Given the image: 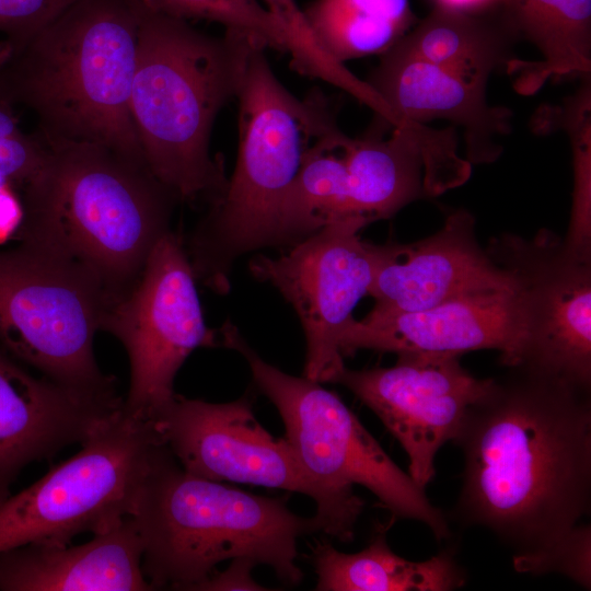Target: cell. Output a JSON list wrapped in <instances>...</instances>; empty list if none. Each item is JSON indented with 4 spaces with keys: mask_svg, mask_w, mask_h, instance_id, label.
<instances>
[{
    "mask_svg": "<svg viewBox=\"0 0 591 591\" xmlns=\"http://www.w3.org/2000/svg\"><path fill=\"white\" fill-rule=\"evenodd\" d=\"M464 416L453 517L491 531L517 571L540 575L591 502L590 390L509 368Z\"/></svg>",
    "mask_w": 591,
    "mask_h": 591,
    "instance_id": "6da1fadb",
    "label": "cell"
},
{
    "mask_svg": "<svg viewBox=\"0 0 591 591\" xmlns=\"http://www.w3.org/2000/svg\"><path fill=\"white\" fill-rule=\"evenodd\" d=\"M143 7L78 0L24 43L0 45V100L32 111L45 140L94 143L146 164L130 114Z\"/></svg>",
    "mask_w": 591,
    "mask_h": 591,
    "instance_id": "7a4b0ae2",
    "label": "cell"
},
{
    "mask_svg": "<svg viewBox=\"0 0 591 591\" xmlns=\"http://www.w3.org/2000/svg\"><path fill=\"white\" fill-rule=\"evenodd\" d=\"M43 140L44 164L21 190L16 237L81 265L115 301L172 231L179 200L142 162L94 143Z\"/></svg>",
    "mask_w": 591,
    "mask_h": 591,
    "instance_id": "3957f363",
    "label": "cell"
},
{
    "mask_svg": "<svg viewBox=\"0 0 591 591\" xmlns=\"http://www.w3.org/2000/svg\"><path fill=\"white\" fill-rule=\"evenodd\" d=\"M257 47L234 31L204 34L144 1L130 114L148 169L179 201L209 207L222 196L228 178L210 155V132Z\"/></svg>",
    "mask_w": 591,
    "mask_h": 591,
    "instance_id": "277c9868",
    "label": "cell"
},
{
    "mask_svg": "<svg viewBox=\"0 0 591 591\" xmlns=\"http://www.w3.org/2000/svg\"><path fill=\"white\" fill-rule=\"evenodd\" d=\"M140 533L142 571L152 589L197 590L224 560L270 566L294 587L303 578L297 543L323 532L316 515L293 513L264 497L186 472L163 443L130 515Z\"/></svg>",
    "mask_w": 591,
    "mask_h": 591,
    "instance_id": "5b68a950",
    "label": "cell"
},
{
    "mask_svg": "<svg viewBox=\"0 0 591 591\" xmlns=\"http://www.w3.org/2000/svg\"><path fill=\"white\" fill-rule=\"evenodd\" d=\"M255 48L237 91L239 152L235 169L218 201L184 245L197 282L223 296L237 258L275 246L282 201L306 152L336 126L323 94L298 99L276 78Z\"/></svg>",
    "mask_w": 591,
    "mask_h": 591,
    "instance_id": "8992f818",
    "label": "cell"
},
{
    "mask_svg": "<svg viewBox=\"0 0 591 591\" xmlns=\"http://www.w3.org/2000/svg\"><path fill=\"white\" fill-rule=\"evenodd\" d=\"M218 329L221 347L237 351L246 360L255 386L276 406L285 438L312 478L343 495H355L354 485H361L394 519L421 522L436 540L449 538L445 514L392 461L336 393L265 361L231 321Z\"/></svg>",
    "mask_w": 591,
    "mask_h": 591,
    "instance_id": "52a82bcc",
    "label": "cell"
},
{
    "mask_svg": "<svg viewBox=\"0 0 591 591\" xmlns=\"http://www.w3.org/2000/svg\"><path fill=\"white\" fill-rule=\"evenodd\" d=\"M113 301L93 274L70 259L22 242L0 250L1 348L59 384L117 394L93 351Z\"/></svg>",
    "mask_w": 591,
    "mask_h": 591,
    "instance_id": "ba28073f",
    "label": "cell"
},
{
    "mask_svg": "<svg viewBox=\"0 0 591 591\" xmlns=\"http://www.w3.org/2000/svg\"><path fill=\"white\" fill-rule=\"evenodd\" d=\"M162 444L152 420L121 408L78 453L0 503V553L26 544L68 545L130 517Z\"/></svg>",
    "mask_w": 591,
    "mask_h": 591,
    "instance_id": "9c48e42d",
    "label": "cell"
},
{
    "mask_svg": "<svg viewBox=\"0 0 591 591\" xmlns=\"http://www.w3.org/2000/svg\"><path fill=\"white\" fill-rule=\"evenodd\" d=\"M250 393L229 403H210L174 394L152 418L179 465L188 473L300 493L316 503L323 533L354 541L364 501L336 493L312 478L290 443L268 432L256 419Z\"/></svg>",
    "mask_w": 591,
    "mask_h": 591,
    "instance_id": "30bf717a",
    "label": "cell"
},
{
    "mask_svg": "<svg viewBox=\"0 0 591 591\" xmlns=\"http://www.w3.org/2000/svg\"><path fill=\"white\" fill-rule=\"evenodd\" d=\"M513 279L517 341L505 364L591 387V256L542 229L494 237L486 248Z\"/></svg>",
    "mask_w": 591,
    "mask_h": 591,
    "instance_id": "8fae6325",
    "label": "cell"
},
{
    "mask_svg": "<svg viewBox=\"0 0 591 591\" xmlns=\"http://www.w3.org/2000/svg\"><path fill=\"white\" fill-rule=\"evenodd\" d=\"M184 240L169 232L134 286L106 310L101 331L116 337L130 363L125 414L152 420L174 396V379L199 347H221L207 326Z\"/></svg>",
    "mask_w": 591,
    "mask_h": 591,
    "instance_id": "7c38bea8",
    "label": "cell"
},
{
    "mask_svg": "<svg viewBox=\"0 0 591 591\" xmlns=\"http://www.w3.org/2000/svg\"><path fill=\"white\" fill-rule=\"evenodd\" d=\"M370 223L363 217L337 219L278 257L257 254L248 263L251 275L296 311L306 345L303 375L313 381L332 383L345 368L340 340L375 273V244L360 236Z\"/></svg>",
    "mask_w": 591,
    "mask_h": 591,
    "instance_id": "4fadbf2b",
    "label": "cell"
},
{
    "mask_svg": "<svg viewBox=\"0 0 591 591\" xmlns=\"http://www.w3.org/2000/svg\"><path fill=\"white\" fill-rule=\"evenodd\" d=\"M394 366L350 370L332 383L348 389L382 421L408 457V475L425 489L436 475L434 457L453 441L471 405L491 386L454 355H398Z\"/></svg>",
    "mask_w": 591,
    "mask_h": 591,
    "instance_id": "5bb4252c",
    "label": "cell"
},
{
    "mask_svg": "<svg viewBox=\"0 0 591 591\" xmlns=\"http://www.w3.org/2000/svg\"><path fill=\"white\" fill-rule=\"evenodd\" d=\"M376 266L368 294L376 321L422 311L456 298L513 288L510 273L479 245L475 218L457 209L433 234L410 243L375 244Z\"/></svg>",
    "mask_w": 591,
    "mask_h": 591,
    "instance_id": "9a60e30c",
    "label": "cell"
},
{
    "mask_svg": "<svg viewBox=\"0 0 591 591\" xmlns=\"http://www.w3.org/2000/svg\"><path fill=\"white\" fill-rule=\"evenodd\" d=\"M118 394H93L36 378L0 349V503L30 463L82 443L123 408Z\"/></svg>",
    "mask_w": 591,
    "mask_h": 591,
    "instance_id": "2e32d148",
    "label": "cell"
},
{
    "mask_svg": "<svg viewBox=\"0 0 591 591\" xmlns=\"http://www.w3.org/2000/svg\"><path fill=\"white\" fill-rule=\"evenodd\" d=\"M513 288L445 301L432 308L376 321H356L340 340L343 357L359 349L398 355L462 356L494 349L505 364L517 341Z\"/></svg>",
    "mask_w": 591,
    "mask_h": 591,
    "instance_id": "e0dca14e",
    "label": "cell"
},
{
    "mask_svg": "<svg viewBox=\"0 0 591 591\" xmlns=\"http://www.w3.org/2000/svg\"><path fill=\"white\" fill-rule=\"evenodd\" d=\"M367 82L390 108L394 126L444 119L463 129L466 160L490 163L501 154L498 138L511 130L512 112L488 104L486 86L391 48Z\"/></svg>",
    "mask_w": 591,
    "mask_h": 591,
    "instance_id": "ac0fdd59",
    "label": "cell"
},
{
    "mask_svg": "<svg viewBox=\"0 0 591 591\" xmlns=\"http://www.w3.org/2000/svg\"><path fill=\"white\" fill-rule=\"evenodd\" d=\"M131 517L84 544H26L0 553L2 591H147Z\"/></svg>",
    "mask_w": 591,
    "mask_h": 591,
    "instance_id": "d6986e66",
    "label": "cell"
},
{
    "mask_svg": "<svg viewBox=\"0 0 591 591\" xmlns=\"http://www.w3.org/2000/svg\"><path fill=\"white\" fill-rule=\"evenodd\" d=\"M500 9L512 34L530 40L543 57L509 61L518 93L534 94L552 78H590L591 0H506Z\"/></svg>",
    "mask_w": 591,
    "mask_h": 591,
    "instance_id": "ffe728a7",
    "label": "cell"
},
{
    "mask_svg": "<svg viewBox=\"0 0 591 591\" xmlns=\"http://www.w3.org/2000/svg\"><path fill=\"white\" fill-rule=\"evenodd\" d=\"M382 525L369 545L346 554L328 543L317 542L311 556L317 591H450L466 582V573L445 548L427 560H409L395 554Z\"/></svg>",
    "mask_w": 591,
    "mask_h": 591,
    "instance_id": "44dd1931",
    "label": "cell"
},
{
    "mask_svg": "<svg viewBox=\"0 0 591 591\" xmlns=\"http://www.w3.org/2000/svg\"><path fill=\"white\" fill-rule=\"evenodd\" d=\"M513 36L503 20L433 8L393 48L486 86L513 59Z\"/></svg>",
    "mask_w": 591,
    "mask_h": 591,
    "instance_id": "7402d4cb",
    "label": "cell"
},
{
    "mask_svg": "<svg viewBox=\"0 0 591 591\" xmlns=\"http://www.w3.org/2000/svg\"><path fill=\"white\" fill-rule=\"evenodd\" d=\"M303 13L316 45L343 65L385 54L417 23L409 0H314Z\"/></svg>",
    "mask_w": 591,
    "mask_h": 591,
    "instance_id": "603a6c76",
    "label": "cell"
},
{
    "mask_svg": "<svg viewBox=\"0 0 591 591\" xmlns=\"http://www.w3.org/2000/svg\"><path fill=\"white\" fill-rule=\"evenodd\" d=\"M535 131H566L571 144L573 167L572 205L566 245L573 252L591 256V82L558 105L540 108L532 119Z\"/></svg>",
    "mask_w": 591,
    "mask_h": 591,
    "instance_id": "cb8c5ba5",
    "label": "cell"
},
{
    "mask_svg": "<svg viewBox=\"0 0 591 591\" xmlns=\"http://www.w3.org/2000/svg\"><path fill=\"white\" fill-rule=\"evenodd\" d=\"M263 1L291 39L292 48L289 55L294 70L344 90L376 114L384 112V102L367 81L359 79L343 63L333 60L316 45L303 10L294 0Z\"/></svg>",
    "mask_w": 591,
    "mask_h": 591,
    "instance_id": "d4e9b609",
    "label": "cell"
},
{
    "mask_svg": "<svg viewBox=\"0 0 591 591\" xmlns=\"http://www.w3.org/2000/svg\"><path fill=\"white\" fill-rule=\"evenodd\" d=\"M153 9L179 19H206L220 23L269 47L290 54L286 30L256 0H144Z\"/></svg>",
    "mask_w": 591,
    "mask_h": 591,
    "instance_id": "484cf974",
    "label": "cell"
},
{
    "mask_svg": "<svg viewBox=\"0 0 591 591\" xmlns=\"http://www.w3.org/2000/svg\"><path fill=\"white\" fill-rule=\"evenodd\" d=\"M78 0H0V45L18 46L45 27Z\"/></svg>",
    "mask_w": 591,
    "mask_h": 591,
    "instance_id": "4316f807",
    "label": "cell"
},
{
    "mask_svg": "<svg viewBox=\"0 0 591 591\" xmlns=\"http://www.w3.org/2000/svg\"><path fill=\"white\" fill-rule=\"evenodd\" d=\"M255 566L257 564L250 558L231 559L227 569H217L198 587L197 591L268 590L254 581L252 570Z\"/></svg>",
    "mask_w": 591,
    "mask_h": 591,
    "instance_id": "83f0119b",
    "label": "cell"
},
{
    "mask_svg": "<svg viewBox=\"0 0 591 591\" xmlns=\"http://www.w3.org/2000/svg\"><path fill=\"white\" fill-rule=\"evenodd\" d=\"M23 217L24 207L18 189L0 176V242L16 234Z\"/></svg>",
    "mask_w": 591,
    "mask_h": 591,
    "instance_id": "f1b7e54d",
    "label": "cell"
},
{
    "mask_svg": "<svg viewBox=\"0 0 591 591\" xmlns=\"http://www.w3.org/2000/svg\"><path fill=\"white\" fill-rule=\"evenodd\" d=\"M433 8L480 15L500 9L506 0H431Z\"/></svg>",
    "mask_w": 591,
    "mask_h": 591,
    "instance_id": "f546056e",
    "label": "cell"
},
{
    "mask_svg": "<svg viewBox=\"0 0 591 591\" xmlns=\"http://www.w3.org/2000/svg\"><path fill=\"white\" fill-rule=\"evenodd\" d=\"M22 130L18 125V119L13 113V106L0 100V151Z\"/></svg>",
    "mask_w": 591,
    "mask_h": 591,
    "instance_id": "4dcf8cb0",
    "label": "cell"
}]
</instances>
